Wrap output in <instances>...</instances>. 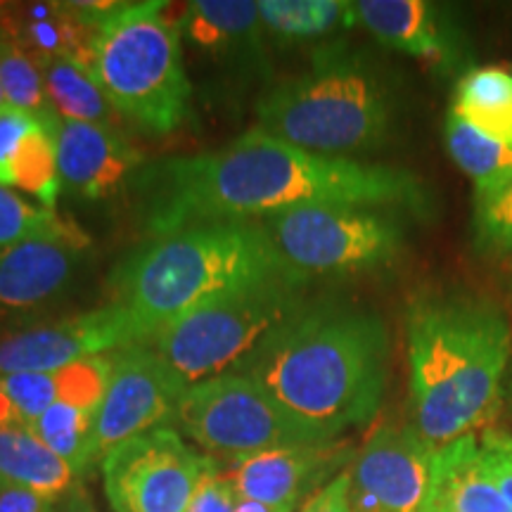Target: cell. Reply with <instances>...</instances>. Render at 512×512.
Instances as JSON below:
<instances>
[{
    "label": "cell",
    "mask_w": 512,
    "mask_h": 512,
    "mask_svg": "<svg viewBox=\"0 0 512 512\" xmlns=\"http://www.w3.org/2000/svg\"><path fill=\"white\" fill-rule=\"evenodd\" d=\"M133 188L138 219L152 238L299 207L420 211L430 202L425 185L408 171L318 155L261 128H249L216 152L145 164Z\"/></svg>",
    "instance_id": "1"
},
{
    "label": "cell",
    "mask_w": 512,
    "mask_h": 512,
    "mask_svg": "<svg viewBox=\"0 0 512 512\" xmlns=\"http://www.w3.org/2000/svg\"><path fill=\"white\" fill-rule=\"evenodd\" d=\"M389 335L373 311L304 304L238 373L261 384L294 420L337 441L368 425L387 387Z\"/></svg>",
    "instance_id": "2"
},
{
    "label": "cell",
    "mask_w": 512,
    "mask_h": 512,
    "mask_svg": "<svg viewBox=\"0 0 512 512\" xmlns=\"http://www.w3.org/2000/svg\"><path fill=\"white\" fill-rule=\"evenodd\" d=\"M411 427L439 451L489 418L510 356L503 313L472 294H434L406 313Z\"/></svg>",
    "instance_id": "3"
},
{
    "label": "cell",
    "mask_w": 512,
    "mask_h": 512,
    "mask_svg": "<svg viewBox=\"0 0 512 512\" xmlns=\"http://www.w3.org/2000/svg\"><path fill=\"white\" fill-rule=\"evenodd\" d=\"M275 278L302 275L285 264L264 223L226 221L145 242L114 268L110 290L152 339L200 304Z\"/></svg>",
    "instance_id": "4"
},
{
    "label": "cell",
    "mask_w": 512,
    "mask_h": 512,
    "mask_svg": "<svg viewBox=\"0 0 512 512\" xmlns=\"http://www.w3.org/2000/svg\"><path fill=\"white\" fill-rule=\"evenodd\" d=\"M392 112V98L373 64L347 48L328 46L304 74L261 95L256 128L318 155L349 157L387 140Z\"/></svg>",
    "instance_id": "5"
},
{
    "label": "cell",
    "mask_w": 512,
    "mask_h": 512,
    "mask_svg": "<svg viewBox=\"0 0 512 512\" xmlns=\"http://www.w3.org/2000/svg\"><path fill=\"white\" fill-rule=\"evenodd\" d=\"M162 0L119 3L95 27L88 69L114 112L152 136H166L190 117L181 29Z\"/></svg>",
    "instance_id": "6"
},
{
    "label": "cell",
    "mask_w": 512,
    "mask_h": 512,
    "mask_svg": "<svg viewBox=\"0 0 512 512\" xmlns=\"http://www.w3.org/2000/svg\"><path fill=\"white\" fill-rule=\"evenodd\" d=\"M302 278H275L230 290L171 320L150 347L188 384L238 373L285 320L304 306Z\"/></svg>",
    "instance_id": "7"
},
{
    "label": "cell",
    "mask_w": 512,
    "mask_h": 512,
    "mask_svg": "<svg viewBox=\"0 0 512 512\" xmlns=\"http://www.w3.org/2000/svg\"><path fill=\"white\" fill-rule=\"evenodd\" d=\"M264 223L278 254L304 280L354 275L392 264L403 247V228L387 209L299 207Z\"/></svg>",
    "instance_id": "8"
},
{
    "label": "cell",
    "mask_w": 512,
    "mask_h": 512,
    "mask_svg": "<svg viewBox=\"0 0 512 512\" xmlns=\"http://www.w3.org/2000/svg\"><path fill=\"white\" fill-rule=\"evenodd\" d=\"M188 437L228 460L287 446L330 444L245 373H226L190 384L174 420Z\"/></svg>",
    "instance_id": "9"
},
{
    "label": "cell",
    "mask_w": 512,
    "mask_h": 512,
    "mask_svg": "<svg viewBox=\"0 0 512 512\" xmlns=\"http://www.w3.org/2000/svg\"><path fill=\"white\" fill-rule=\"evenodd\" d=\"M204 467L207 456L171 427L124 441L100 463L112 512H185Z\"/></svg>",
    "instance_id": "10"
},
{
    "label": "cell",
    "mask_w": 512,
    "mask_h": 512,
    "mask_svg": "<svg viewBox=\"0 0 512 512\" xmlns=\"http://www.w3.org/2000/svg\"><path fill=\"white\" fill-rule=\"evenodd\" d=\"M185 389L188 384L150 344L117 351L95 415L88 467L100 465L107 453L138 434L169 427Z\"/></svg>",
    "instance_id": "11"
},
{
    "label": "cell",
    "mask_w": 512,
    "mask_h": 512,
    "mask_svg": "<svg viewBox=\"0 0 512 512\" xmlns=\"http://www.w3.org/2000/svg\"><path fill=\"white\" fill-rule=\"evenodd\" d=\"M150 342V335L126 306L117 302L12 332L0 339V377L57 373L83 358L117 354Z\"/></svg>",
    "instance_id": "12"
},
{
    "label": "cell",
    "mask_w": 512,
    "mask_h": 512,
    "mask_svg": "<svg viewBox=\"0 0 512 512\" xmlns=\"http://www.w3.org/2000/svg\"><path fill=\"white\" fill-rule=\"evenodd\" d=\"M434 448L411 425H382L349 467L354 512H427Z\"/></svg>",
    "instance_id": "13"
},
{
    "label": "cell",
    "mask_w": 512,
    "mask_h": 512,
    "mask_svg": "<svg viewBox=\"0 0 512 512\" xmlns=\"http://www.w3.org/2000/svg\"><path fill=\"white\" fill-rule=\"evenodd\" d=\"M88 235L53 216L46 228L0 249V311H27L57 297L81 264Z\"/></svg>",
    "instance_id": "14"
},
{
    "label": "cell",
    "mask_w": 512,
    "mask_h": 512,
    "mask_svg": "<svg viewBox=\"0 0 512 512\" xmlns=\"http://www.w3.org/2000/svg\"><path fill=\"white\" fill-rule=\"evenodd\" d=\"M342 460L344 446L337 441L287 446L228 460L226 475L240 498L294 512L299 501Z\"/></svg>",
    "instance_id": "15"
},
{
    "label": "cell",
    "mask_w": 512,
    "mask_h": 512,
    "mask_svg": "<svg viewBox=\"0 0 512 512\" xmlns=\"http://www.w3.org/2000/svg\"><path fill=\"white\" fill-rule=\"evenodd\" d=\"M57 166L67 188L86 200H107L143 169L145 159L117 126L60 119Z\"/></svg>",
    "instance_id": "16"
},
{
    "label": "cell",
    "mask_w": 512,
    "mask_h": 512,
    "mask_svg": "<svg viewBox=\"0 0 512 512\" xmlns=\"http://www.w3.org/2000/svg\"><path fill=\"white\" fill-rule=\"evenodd\" d=\"M178 29L216 62L247 69L254 76H271L256 0H195L183 10Z\"/></svg>",
    "instance_id": "17"
},
{
    "label": "cell",
    "mask_w": 512,
    "mask_h": 512,
    "mask_svg": "<svg viewBox=\"0 0 512 512\" xmlns=\"http://www.w3.org/2000/svg\"><path fill=\"white\" fill-rule=\"evenodd\" d=\"M356 22L382 46L432 64L456 62V31L446 12L427 0H358Z\"/></svg>",
    "instance_id": "18"
},
{
    "label": "cell",
    "mask_w": 512,
    "mask_h": 512,
    "mask_svg": "<svg viewBox=\"0 0 512 512\" xmlns=\"http://www.w3.org/2000/svg\"><path fill=\"white\" fill-rule=\"evenodd\" d=\"M427 512H510L475 432L434 453Z\"/></svg>",
    "instance_id": "19"
},
{
    "label": "cell",
    "mask_w": 512,
    "mask_h": 512,
    "mask_svg": "<svg viewBox=\"0 0 512 512\" xmlns=\"http://www.w3.org/2000/svg\"><path fill=\"white\" fill-rule=\"evenodd\" d=\"M0 477L5 484L60 501L81 477L29 427H0Z\"/></svg>",
    "instance_id": "20"
},
{
    "label": "cell",
    "mask_w": 512,
    "mask_h": 512,
    "mask_svg": "<svg viewBox=\"0 0 512 512\" xmlns=\"http://www.w3.org/2000/svg\"><path fill=\"white\" fill-rule=\"evenodd\" d=\"M10 34L36 64L53 57H72L88 67L93 31L74 15L69 3H31L15 12ZM8 34V36H10Z\"/></svg>",
    "instance_id": "21"
},
{
    "label": "cell",
    "mask_w": 512,
    "mask_h": 512,
    "mask_svg": "<svg viewBox=\"0 0 512 512\" xmlns=\"http://www.w3.org/2000/svg\"><path fill=\"white\" fill-rule=\"evenodd\" d=\"M38 69L43 76L46 98L57 117L81 121V124L114 126L117 112L86 64L72 57H53L38 62Z\"/></svg>",
    "instance_id": "22"
},
{
    "label": "cell",
    "mask_w": 512,
    "mask_h": 512,
    "mask_svg": "<svg viewBox=\"0 0 512 512\" xmlns=\"http://www.w3.org/2000/svg\"><path fill=\"white\" fill-rule=\"evenodd\" d=\"M460 114L486 136L512 147V74L501 67H477L460 79L453 98Z\"/></svg>",
    "instance_id": "23"
},
{
    "label": "cell",
    "mask_w": 512,
    "mask_h": 512,
    "mask_svg": "<svg viewBox=\"0 0 512 512\" xmlns=\"http://www.w3.org/2000/svg\"><path fill=\"white\" fill-rule=\"evenodd\" d=\"M261 24L283 41H311L354 27V3L347 0H259Z\"/></svg>",
    "instance_id": "24"
},
{
    "label": "cell",
    "mask_w": 512,
    "mask_h": 512,
    "mask_svg": "<svg viewBox=\"0 0 512 512\" xmlns=\"http://www.w3.org/2000/svg\"><path fill=\"white\" fill-rule=\"evenodd\" d=\"M444 138L448 155L465 176L475 181V190L491 188L512 176V147L486 136L453 110L446 114Z\"/></svg>",
    "instance_id": "25"
},
{
    "label": "cell",
    "mask_w": 512,
    "mask_h": 512,
    "mask_svg": "<svg viewBox=\"0 0 512 512\" xmlns=\"http://www.w3.org/2000/svg\"><path fill=\"white\" fill-rule=\"evenodd\" d=\"M57 128H60V117L50 110L43 124L19 145L10 164V185L34 195L46 209H55L62 190L60 166H57Z\"/></svg>",
    "instance_id": "26"
},
{
    "label": "cell",
    "mask_w": 512,
    "mask_h": 512,
    "mask_svg": "<svg viewBox=\"0 0 512 512\" xmlns=\"http://www.w3.org/2000/svg\"><path fill=\"white\" fill-rule=\"evenodd\" d=\"M95 415H98V408H83L69 401H55L29 430L50 451L57 453L64 463L72 465L76 475L83 477L91 470L88 458H91Z\"/></svg>",
    "instance_id": "27"
},
{
    "label": "cell",
    "mask_w": 512,
    "mask_h": 512,
    "mask_svg": "<svg viewBox=\"0 0 512 512\" xmlns=\"http://www.w3.org/2000/svg\"><path fill=\"white\" fill-rule=\"evenodd\" d=\"M0 86L12 107L29 112L53 110L48 107L43 76L36 60L8 34H0Z\"/></svg>",
    "instance_id": "28"
},
{
    "label": "cell",
    "mask_w": 512,
    "mask_h": 512,
    "mask_svg": "<svg viewBox=\"0 0 512 512\" xmlns=\"http://www.w3.org/2000/svg\"><path fill=\"white\" fill-rule=\"evenodd\" d=\"M475 230L479 245L512 259V176L475 190Z\"/></svg>",
    "instance_id": "29"
},
{
    "label": "cell",
    "mask_w": 512,
    "mask_h": 512,
    "mask_svg": "<svg viewBox=\"0 0 512 512\" xmlns=\"http://www.w3.org/2000/svg\"><path fill=\"white\" fill-rule=\"evenodd\" d=\"M0 394L10 403L17 425L31 427L60 399V380H57V373L3 375Z\"/></svg>",
    "instance_id": "30"
},
{
    "label": "cell",
    "mask_w": 512,
    "mask_h": 512,
    "mask_svg": "<svg viewBox=\"0 0 512 512\" xmlns=\"http://www.w3.org/2000/svg\"><path fill=\"white\" fill-rule=\"evenodd\" d=\"M53 216L55 209L34 207L8 185H0V249L12 247L36 230L46 228Z\"/></svg>",
    "instance_id": "31"
},
{
    "label": "cell",
    "mask_w": 512,
    "mask_h": 512,
    "mask_svg": "<svg viewBox=\"0 0 512 512\" xmlns=\"http://www.w3.org/2000/svg\"><path fill=\"white\" fill-rule=\"evenodd\" d=\"M48 112L50 110L29 112L12 105L0 107V185H8L10 188L12 159H15L19 145L43 124Z\"/></svg>",
    "instance_id": "32"
},
{
    "label": "cell",
    "mask_w": 512,
    "mask_h": 512,
    "mask_svg": "<svg viewBox=\"0 0 512 512\" xmlns=\"http://www.w3.org/2000/svg\"><path fill=\"white\" fill-rule=\"evenodd\" d=\"M235 503H238V494L226 470H221L219 460L207 456V467L185 512H235Z\"/></svg>",
    "instance_id": "33"
},
{
    "label": "cell",
    "mask_w": 512,
    "mask_h": 512,
    "mask_svg": "<svg viewBox=\"0 0 512 512\" xmlns=\"http://www.w3.org/2000/svg\"><path fill=\"white\" fill-rule=\"evenodd\" d=\"M486 460H489L491 475L512 512V437L503 432H486L482 439Z\"/></svg>",
    "instance_id": "34"
},
{
    "label": "cell",
    "mask_w": 512,
    "mask_h": 512,
    "mask_svg": "<svg viewBox=\"0 0 512 512\" xmlns=\"http://www.w3.org/2000/svg\"><path fill=\"white\" fill-rule=\"evenodd\" d=\"M302 512H354L351 508V479L349 472H339L328 484L306 498Z\"/></svg>",
    "instance_id": "35"
},
{
    "label": "cell",
    "mask_w": 512,
    "mask_h": 512,
    "mask_svg": "<svg viewBox=\"0 0 512 512\" xmlns=\"http://www.w3.org/2000/svg\"><path fill=\"white\" fill-rule=\"evenodd\" d=\"M0 512H57V503L34 491L5 484L0 489Z\"/></svg>",
    "instance_id": "36"
},
{
    "label": "cell",
    "mask_w": 512,
    "mask_h": 512,
    "mask_svg": "<svg viewBox=\"0 0 512 512\" xmlns=\"http://www.w3.org/2000/svg\"><path fill=\"white\" fill-rule=\"evenodd\" d=\"M57 512H98V508H95L88 491L83 489V484L79 482L67 496H62L60 501H57Z\"/></svg>",
    "instance_id": "37"
},
{
    "label": "cell",
    "mask_w": 512,
    "mask_h": 512,
    "mask_svg": "<svg viewBox=\"0 0 512 512\" xmlns=\"http://www.w3.org/2000/svg\"><path fill=\"white\" fill-rule=\"evenodd\" d=\"M235 512H285V510L271 508V505L256 503V501H249V498L238 496V503H235Z\"/></svg>",
    "instance_id": "38"
},
{
    "label": "cell",
    "mask_w": 512,
    "mask_h": 512,
    "mask_svg": "<svg viewBox=\"0 0 512 512\" xmlns=\"http://www.w3.org/2000/svg\"><path fill=\"white\" fill-rule=\"evenodd\" d=\"M5 8H8V5L0 3V27H3V24H5V15H8V10H5Z\"/></svg>",
    "instance_id": "39"
},
{
    "label": "cell",
    "mask_w": 512,
    "mask_h": 512,
    "mask_svg": "<svg viewBox=\"0 0 512 512\" xmlns=\"http://www.w3.org/2000/svg\"><path fill=\"white\" fill-rule=\"evenodd\" d=\"M8 105V100H5V93H3V86H0V107Z\"/></svg>",
    "instance_id": "40"
},
{
    "label": "cell",
    "mask_w": 512,
    "mask_h": 512,
    "mask_svg": "<svg viewBox=\"0 0 512 512\" xmlns=\"http://www.w3.org/2000/svg\"><path fill=\"white\" fill-rule=\"evenodd\" d=\"M3 486H5V482H3V477H0V489H3Z\"/></svg>",
    "instance_id": "41"
}]
</instances>
